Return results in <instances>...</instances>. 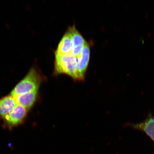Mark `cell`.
<instances>
[{
  "label": "cell",
  "instance_id": "cell-1",
  "mask_svg": "<svg viewBox=\"0 0 154 154\" xmlns=\"http://www.w3.org/2000/svg\"><path fill=\"white\" fill-rule=\"evenodd\" d=\"M45 80V77L40 69L34 65L26 76L15 86L11 95L15 97L26 92L38 91L42 83Z\"/></svg>",
  "mask_w": 154,
  "mask_h": 154
},
{
  "label": "cell",
  "instance_id": "cell-2",
  "mask_svg": "<svg viewBox=\"0 0 154 154\" xmlns=\"http://www.w3.org/2000/svg\"><path fill=\"white\" fill-rule=\"evenodd\" d=\"M54 74L68 75L78 81L76 57L72 54H60L55 52Z\"/></svg>",
  "mask_w": 154,
  "mask_h": 154
},
{
  "label": "cell",
  "instance_id": "cell-3",
  "mask_svg": "<svg viewBox=\"0 0 154 154\" xmlns=\"http://www.w3.org/2000/svg\"><path fill=\"white\" fill-rule=\"evenodd\" d=\"M28 111L22 106L17 105L3 119L4 126L11 130L14 127L23 124L26 120Z\"/></svg>",
  "mask_w": 154,
  "mask_h": 154
},
{
  "label": "cell",
  "instance_id": "cell-4",
  "mask_svg": "<svg viewBox=\"0 0 154 154\" xmlns=\"http://www.w3.org/2000/svg\"><path fill=\"white\" fill-rule=\"evenodd\" d=\"M90 49L89 43L86 41L82 52L76 56L78 81H82L85 78L90 60Z\"/></svg>",
  "mask_w": 154,
  "mask_h": 154
},
{
  "label": "cell",
  "instance_id": "cell-5",
  "mask_svg": "<svg viewBox=\"0 0 154 154\" xmlns=\"http://www.w3.org/2000/svg\"><path fill=\"white\" fill-rule=\"evenodd\" d=\"M126 126H128L134 129L141 131L146 134L152 140L154 143V116L150 112L146 118L140 123H126Z\"/></svg>",
  "mask_w": 154,
  "mask_h": 154
},
{
  "label": "cell",
  "instance_id": "cell-6",
  "mask_svg": "<svg viewBox=\"0 0 154 154\" xmlns=\"http://www.w3.org/2000/svg\"><path fill=\"white\" fill-rule=\"evenodd\" d=\"M68 29L72 38L73 48L72 54L76 56L82 52L86 41L81 34L77 29L75 25L69 26Z\"/></svg>",
  "mask_w": 154,
  "mask_h": 154
},
{
  "label": "cell",
  "instance_id": "cell-7",
  "mask_svg": "<svg viewBox=\"0 0 154 154\" xmlns=\"http://www.w3.org/2000/svg\"><path fill=\"white\" fill-rule=\"evenodd\" d=\"M18 105L15 97L11 94L2 97L0 99V119L4 118Z\"/></svg>",
  "mask_w": 154,
  "mask_h": 154
},
{
  "label": "cell",
  "instance_id": "cell-8",
  "mask_svg": "<svg viewBox=\"0 0 154 154\" xmlns=\"http://www.w3.org/2000/svg\"><path fill=\"white\" fill-rule=\"evenodd\" d=\"M38 91L26 92L14 97L18 105L29 110L37 100Z\"/></svg>",
  "mask_w": 154,
  "mask_h": 154
},
{
  "label": "cell",
  "instance_id": "cell-9",
  "mask_svg": "<svg viewBox=\"0 0 154 154\" xmlns=\"http://www.w3.org/2000/svg\"><path fill=\"white\" fill-rule=\"evenodd\" d=\"M73 48L72 38L67 29L58 45L56 52L60 54H72Z\"/></svg>",
  "mask_w": 154,
  "mask_h": 154
}]
</instances>
